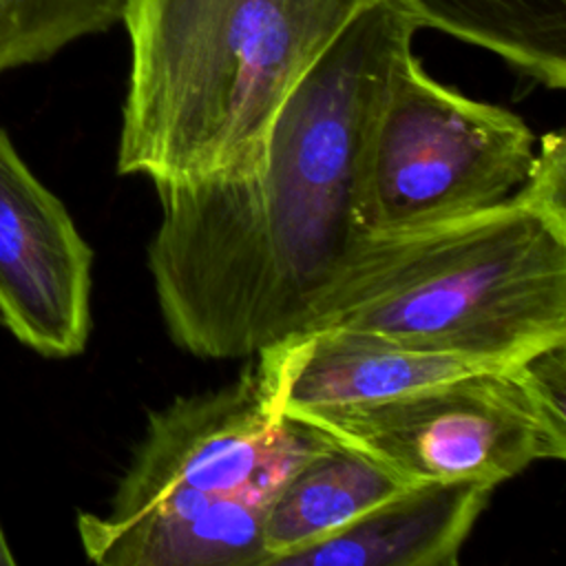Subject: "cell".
Wrapping results in <instances>:
<instances>
[{"label": "cell", "mask_w": 566, "mask_h": 566, "mask_svg": "<svg viewBox=\"0 0 566 566\" xmlns=\"http://www.w3.org/2000/svg\"><path fill=\"white\" fill-rule=\"evenodd\" d=\"M418 29L400 0L371 4L290 91L252 166L155 186L146 259L175 345L243 358L298 332L369 237L360 157Z\"/></svg>", "instance_id": "obj_1"}, {"label": "cell", "mask_w": 566, "mask_h": 566, "mask_svg": "<svg viewBox=\"0 0 566 566\" xmlns=\"http://www.w3.org/2000/svg\"><path fill=\"white\" fill-rule=\"evenodd\" d=\"M380 0H122L130 75L117 172L153 186L254 164L298 80Z\"/></svg>", "instance_id": "obj_2"}, {"label": "cell", "mask_w": 566, "mask_h": 566, "mask_svg": "<svg viewBox=\"0 0 566 566\" xmlns=\"http://www.w3.org/2000/svg\"><path fill=\"white\" fill-rule=\"evenodd\" d=\"M323 327L515 365L566 343V226L513 192L473 214L369 234L298 332Z\"/></svg>", "instance_id": "obj_3"}, {"label": "cell", "mask_w": 566, "mask_h": 566, "mask_svg": "<svg viewBox=\"0 0 566 566\" xmlns=\"http://www.w3.org/2000/svg\"><path fill=\"white\" fill-rule=\"evenodd\" d=\"M535 146L520 115L436 82L411 51L360 157V223L367 234H389L493 208L522 186Z\"/></svg>", "instance_id": "obj_4"}, {"label": "cell", "mask_w": 566, "mask_h": 566, "mask_svg": "<svg viewBox=\"0 0 566 566\" xmlns=\"http://www.w3.org/2000/svg\"><path fill=\"white\" fill-rule=\"evenodd\" d=\"M296 420L371 455L407 484L462 480L497 486L533 462L566 458V418L535 396L517 363Z\"/></svg>", "instance_id": "obj_5"}, {"label": "cell", "mask_w": 566, "mask_h": 566, "mask_svg": "<svg viewBox=\"0 0 566 566\" xmlns=\"http://www.w3.org/2000/svg\"><path fill=\"white\" fill-rule=\"evenodd\" d=\"M329 440L305 420L272 416L250 367L226 387L177 398L150 413L108 515L130 513L164 493L268 502Z\"/></svg>", "instance_id": "obj_6"}, {"label": "cell", "mask_w": 566, "mask_h": 566, "mask_svg": "<svg viewBox=\"0 0 566 566\" xmlns=\"http://www.w3.org/2000/svg\"><path fill=\"white\" fill-rule=\"evenodd\" d=\"M93 252L0 126V318L49 358L84 352Z\"/></svg>", "instance_id": "obj_7"}, {"label": "cell", "mask_w": 566, "mask_h": 566, "mask_svg": "<svg viewBox=\"0 0 566 566\" xmlns=\"http://www.w3.org/2000/svg\"><path fill=\"white\" fill-rule=\"evenodd\" d=\"M480 367L486 365L334 327L276 340L252 365L265 407L276 418L369 405Z\"/></svg>", "instance_id": "obj_8"}, {"label": "cell", "mask_w": 566, "mask_h": 566, "mask_svg": "<svg viewBox=\"0 0 566 566\" xmlns=\"http://www.w3.org/2000/svg\"><path fill=\"white\" fill-rule=\"evenodd\" d=\"M265 500L164 493L124 515H77L91 562L104 566H265Z\"/></svg>", "instance_id": "obj_9"}, {"label": "cell", "mask_w": 566, "mask_h": 566, "mask_svg": "<svg viewBox=\"0 0 566 566\" xmlns=\"http://www.w3.org/2000/svg\"><path fill=\"white\" fill-rule=\"evenodd\" d=\"M495 484L416 482L279 566H455Z\"/></svg>", "instance_id": "obj_10"}, {"label": "cell", "mask_w": 566, "mask_h": 566, "mask_svg": "<svg viewBox=\"0 0 566 566\" xmlns=\"http://www.w3.org/2000/svg\"><path fill=\"white\" fill-rule=\"evenodd\" d=\"M405 486L407 482L378 460L332 436L268 497L265 566H279L287 555L338 533Z\"/></svg>", "instance_id": "obj_11"}, {"label": "cell", "mask_w": 566, "mask_h": 566, "mask_svg": "<svg viewBox=\"0 0 566 566\" xmlns=\"http://www.w3.org/2000/svg\"><path fill=\"white\" fill-rule=\"evenodd\" d=\"M418 27L500 55L546 88L566 86V0H400Z\"/></svg>", "instance_id": "obj_12"}, {"label": "cell", "mask_w": 566, "mask_h": 566, "mask_svg": "<svg viewBox=\"0 0 566 566\" xmlns=\"http://www.w3.org/2000/svg\"><path fill=\"white\" fill-rule=\"evenodd\" d=\"M122 0H4L0 73L51 60L69 44L119 22Z\"/></svg>", "instance_id": "obj_13"}, {"label": "cell", "mask_w": 566, "mask_h": 566, "mask_svg": "<svg viewBox=\"0 0 566 566\" xmlns=\"http://www.w3.org/2000/svg\"><path fill=\"white\" fill-rule=\"evenodd\" d=\"M515 195L544 217L566 226V137L564 130L537 139L531 168Z\"/></svg>", "instance_id": "obj_14"}, {"label": "cell", "mask_w": 566, "mask_h": 566, "mask_svg": "<svg viewBox=\"0 0 566 566\" xmlns=\"http://www.w3.org/2000/svg\"><path fill=\"white\" fill-rule=\"evenodd\" d=\"M7 564H15V557L11 553V546H9V539L2 531V524H0V566H7Z\"/></svg>", "instance_id": "obj_15"}, {"label": "cell", "mask_w": 566, "mask_h": 566, "mask_svg": "<svg viewBox=\"0 0 566 566\" xmlns=\"http://www.w3.org/2000/svg\"><path fill=\"white\" fill-rule=\"evenodd\" d=\"M2 2H4V0H0V4H2Z\"/></svg>", "instance_id": "obj_16"}]
</instances>
